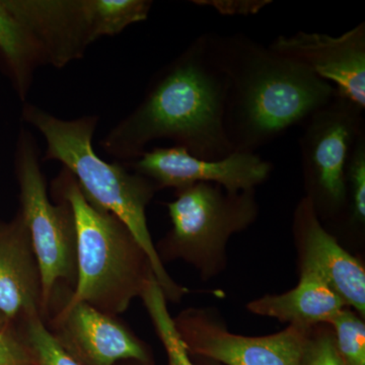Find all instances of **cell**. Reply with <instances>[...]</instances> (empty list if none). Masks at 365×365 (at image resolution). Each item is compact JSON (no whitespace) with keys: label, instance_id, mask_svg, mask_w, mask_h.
Masks as SVG:
<instances>
[{"label":"cell","instance_id":"1","mask_svg":"<svg viewBox=\"0 0 365 365\" xmlns=\"http://www.w3.org/2000/svg\"><path fill=\"white\" fill-rule=\"evenodd\" d=\"M227 79L216 64L207 34L153 78L138 107L105 139L107 153L137 160L155 139L206 160L234 153L225 130Z\"/></svg>","mask_w":365,"mask_h":365},{"label":"cell","instance_id":"2","mask_svg":"<svg viewBox=\"0 0 365 365\" xmlns=\"http://www.w3.org/2000/svg\"><path fill=\"white\" fill-rule=\"evenodd\" d=\"M207 36L227 79L225 125L234 151L256 153L335 97V88L306 66L244 34Z\"/></svg>","mask_w":365,"mask_h":365},{"label":"cell","instance_id":"3","mask_svg":"<svg viewBox=\"0 0 365 365\" xmlns=\"http://www.w3.org/2000/svg\"><path fill=\"white\" fill-rule=\"evenodd\" d=\"M25 117L45 137L46 160L61 163L91 204L112 213L129 228L148 255L167 299H181L187 289L178 285L165 270L146 222L145 209L158 190L157 185L138 173L130 174L122 165L98 157L91 143L97 118L64 121L35 106L26 108Z\"/></svg>","mask_w":365,"mask_h":365},{"label":"cell","instance_id":"4","mask_svg":"<svg viewBox=\"0 0 365 365\" xmlns=\"http://www.w3.org/2000/svg\"><path fill=\"white\" fill-rule=\"evenodd\" d=\"M55 184L76 220V281L67 302L113 317L123 313L153 274L148 255L119 218L86 198L71 173Z\"/></svg>","mask_w":365,"mask_h":365},{"label":"cell","instance_id":"5","mask_svg":"<svg viewBox=\"0 0 365 365\" xmlns=\"http://www.w3.org/2000/svg\"><path fill=\"white\" fill-rule=\"evenodd\" d=\"M168 210L173 228L165 248L208 277L222 267L228 240L255 222L259 206L256 190L230 194L217 185L195 184L177 190Z\"/></svg>","mask_w":365,"mask_h":365},{"label":"cell","instance_id":"6","mask_svg":"<svg viewBox=\"0 0 365 365\" xmlns=\"http://www.w3.org/2000/svg\"><path fill=\"white\" fill-rule=\"evenodd\" d=\"M21 218L30 235L31 244L41 276V314H48L57 287L76 285V227L71 205L61 198L54 204L48 198L44 175L38 162L34 141L24 139L19 158Z\"/></svg>","mask_w":365,"mask_h":365},{"label":"cell","instance_id":"7","mask_svg":"<svg viewBox=\"0 0 365 365\" xmlns=\"http://www.w3.org/2000/svg\"><path fill=\"white\" fill-rule=\"evenodd\" d=\"M364 109L336 91L313 113L299 137L300 160L307 190L319 217L335 215L346 201V170L354 143L365 131Z\"/></svg>","mask_w":365,"mask_h":365},{"label":"cell","instance_id":"8","mask_svg":"<svg viewBox=\"0 0 365 365\" xmlns=\"http://www.w3.org/2000/svg\"><path fill=\"white\" fill-rule=\"evenodd\" d=\"M190 355L225 365H302L311 329L287 327L262 337L228 332L205 309H189L174 319Z\"/></svg>","mask_w":365,"mask_h":365},{"label":"cell","instance_id":"9","mask_svg":"<svg viewBox=\"0 0 365 365\" xmlns=\"http://www.w3.org/2000/svg\"><path fill=\"white\" fill-rule=\"evenodd\" d=\"M133 168L158 189L212 184L230 194L256 190L267 181L273 170L272 163L256 153L234 151L220 160H206L178 146L145 151L133 163Z\"/></svg>","mask_w":365,"mask_h":365},{"label":"cell","instance_id":"10","mask_svg":"<svg viewBox=\"0 0 365 365\" xmlns=\"http://www.w3.org/2000/svg\"><path fill=\"white\" fill-rule=\"evenodd\" d=\"M294 59L365 110V23L342 35L299 32L280 35L268 46Z\"/></svg>","mask_w":365,"mask_h":365},{"label":"cell","instance_id":"11","mask_svg":"<svg viewBox=\"0 0 365 365\" xmlns=\"http://www.w3.org/2000/svg\"><path fill=\"white\" fill-rule=\"evenodd\" d=\"M52 329L60 345L81 365L150 361L143 342L126 326L86 302H66L53 319Z\"/></svg>","mask_w":365,"mask_h":365},{"label":"cell","instance_id":"12","mask_svg":"<svg viewBox=\"0 0 365 365\" xmlns=\"http://www.w3.org/2000/svg\"><path fill=\"white\" fill-rule=\"evenodd\" d=\"M294 232L300 248V271L318 275L360 317L365 314V270L361 262L348 253L331 235L304 197L294 213Z\"/></svg>","mask_w":365,"mask_h":365},{"label":"cell","instance_id":"13","mask_svg":"<svg viewBox=\"0 0 365 365\" xmlns=\"http://www.w3.org/2000/svg\"><path fill=\"white\" fill-rule=\"evenodd\" d=\"M11 4L39 43L46 62L66 66L81 57L91 43L81 0H28Z\"/></svg>","mask_w":365,"mask_h":365},{"label":"cell","instance_id":"14","mask_svg":"<svg viewBox=\"0 0 365 365\" xmlns=\"http://www.w3.org/2000/svg\"><path fill=\"white\" fill-rule=\"evenodd\" d=\"M41 276L30 235L21 216L0 232V319L4 322L41 314Z\"/></svg>","mask_w":365,"mask_h":365},{"label":"cell","instance_id":"15","mask_svg":"<svg viewBox=\"0 0 365 365\" xmlns=\"http://www.w3.org/2000/svg\"><path fill=\"white\" fill-rule=\"evenodd\" d=\"M345 302L316 274L300 271L299 284L279 295H265L247 304L251 313L311 329L328 324Z\"/></svg>","mask_w":365,"mask_h":365},{"label":"cell","instance_id":"16","mask_svg":"<svg viewBox=\"0 0 365 365\" xmlns=\"http://www.w3.org/2000/svg\"><path fill=\"white\" fill-rule=\"evenodd\" d=\"M0 51L13 67L21 88L35 67L46 62L39 43L11 1H0Z\"/></svg>","mask_w":365,"mask_h":365},{"label":"cell","instance_id":"17","mask_svg":"<svg viewBox=\"0 0 365 365\" xmlns=\"http://www.w3.org/2000/svg\"><path fill=\"white\" fill-rule=\"evenodd\" d=\"M153 2L148 0H81L91 42L102 36L122 32L132 24L145 21Z\"/></svg>","mask_w":365,"mask_h":365},{"label":"cell","instance_id":"18","mask_svg":"<svg viewBox=\"0 0 365 365\" xmlns=\"http://www.w3.org/2000/svg\"><path fill=\"white\" fill-rule=\"evenodd\" d=\"M140 297L167 351L169 365H195L178 332L174 319L168 309L165 295L153 274L146 281Z\"/></svg>","mask_w":365,"mask_h":365},{"label":"cell","instance_id":"19","mask_svg":"<svg viewBox=\"0 0 365 365\" xmlns=\"http://www.w3.org/2000/svg\"><path fill=\"white\" fill-rule=\"evenodd\" d=\"M24 332L34 365H81L60 345L40 314L24 319Z\"/></svg>","mask_w":365,"mask_h":365},{"label":"cell","instance_id":"20","mask_svg":"<svg viewBox=\"0 0 365 365\" xmlns=\"http://www.w3.org/2000/svg\"><path fill=\"white\" fill-rule=\"evenodd\" d=\"M336 346L348 365H365V324L359 314L344 309L329 321Z\"/></svg>","mask_w":365,"mask_h":365},{"label":"cell","instance_id":"21","mask_svg":"<svg viewBox=\"0 0 365 365\" xmlns=\"http://www.w3.org/2000/svg\"><path fill=\"white\" fill-rule=\"evenodd\" d=\"M346 201L349 222L355 225L365 222V131L353 146L346 170Z\"/></svg>","mask_w":365,"mask_h":365},{"label":"cell","instance_id":"22","mask_svg":"<svg viewBox=\"0 0 365 365\" xmlns=\"http://www.w3.org/2000/svg\"><path fill=\"white\" fill-rule=\"evenodd\" d=\"M302 365H348L338 351L332 328L323 324L312 328Z\"/></svg>","mask_w":365,"mask_h":365},{"label":"cell","instance_id":"23","mask_svg":"<svg viewBox=\"0 0 365 365\" xmlns=\"http://www.w3.org/2000/svg\"><path fill=\"white\" fill-rule=\"evenodd\" d=\"M0 365H34L26 343L7 325L0 329Z\"/></svg>","mask_w":365,"mask_h":365},{"label":"cell","instance_id":"24","mask_svg":"<svg viewBox=\"0 0 365 365\" xmlns=\"http://www.w3.org/2000/svg\"><path fill=\"white\" fill-rule=\"evenodd\" d=\"M199 6H211L222 14H254L258 13L264 6H268L271 1H220V0H205V1H194Z\"/></svg>","mask_w":365,"mask_h":365},{"label":"cell","instance_id":"25","mask_svg":"<svg viewBox=\"0 0 365 365\" xmlns=\"http://www.w3.org/2000/svg\"><path fill=\"white\" fill-rule=\"evenodd\" d=\"M6 325V322L4 321V319H0V329L2 328V327H4Z\"/></svg>","mask_w":365,"mask_h":365},{"label":"cell","instance_id":"26","mask_svg":"<svg viewBox=\"0 0 365 365\" xmlns=\"http://www.w3.org/2000/svg\"><path fill=\"white\" fill-rule=\"evenodd\" d=\"M206 362H207V365H220L218 364H216V362L210 361V360H206Z\"/></svg>","mask_w":365,"mask_h":365}]
</instances>
